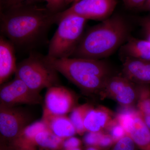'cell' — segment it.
Listing matches in <instances>:
<instances>
[{
	"label": "cell",
	"mask_w": 150,
	"mask_h": 150,
	"mask_svg": "<svg viewBox=\"0 0 150 150\" xmlns=\"http://www.w3.org/2000/svg\"><path fill=\"white\" fill-rule=\"evenodd\" d=\"M117 0H79L70 7L56 14V23L59 19L74 15L88 20L103 21L112 15Z\"/></svg>",
	"instance_id": "obj_7"
},
{
	"label": "cell",
	"mask_w": 150,
	"mask_h": 150,
	"mask_svg": "<svg viewBox=\"0 0 150 150\" xmlns=\"http://www.w3.org/2000/svg\"><path fill=\"white\" fill-rule=\"evenodd\" d=\"M17 106L0 104L1 137L8 144L25 128L31 124L33 119L28 110Z\"/></svg>",
	"instance_id": "obj_8"
},
{
	"label": "cell",
	"mask_w": 150,
	"mask_h": 150,
	"mask_svg": "<svg viewBox=\"0 0 150 150\" xmlns=\"http://www.w3.org/2000/svg\"><path fill=\"white\" fill-rule=\"evenodd\" d=\"M130 31L123 17L111 16L84 33L71 57L101 60L109 57L125 43Z\"/></svg>",
	"instance_id": "obj_2"
},
{
	"label": "cell",
	"mask_w": 150,
	"mask_h": 150,
	"mask_svg": "<svg viewBox=\"0 0 150 150\" xmlns=\"http://www.w3.org/2000/svg\"><path fill=\"white\" fill-rule=\"evenodd\" d=\"M115 115L109 108L103 106L93 107L87 114L84 125L88 132H106Z\"/></svg>",
	"instance_id": "obj_14"
},
{
	"label": "cell",
	"mask_w": 150,
	"mask_h": 150,
	"mask_svg": "<svg viewBox=\"0 0 150 150\" xmlns=\"http://www.w3.org/2000/svg\"><path fill=\"white\" fill-rule=\"evenodd\" d=\"M67 1V4H74V3L78 1H79V0H66Z\"/></svg>",
	"instance_id": "obj_32"
},
{
	"label": "cell",
	"mask_w": 150,
	"mask_h": 150,
	"mask_svg": "<svg viewBox=\"0 0 150 150\" xmlns=\"http://www.w3.org/2000/svg\"><path fill=\"white\" fill-rule=\"evenodd\" d=\"M15 47L13 43L2 35L0 37V84H3L15 74L16 63Z\"/></svg>",
	"instance_id": "obj_13"
},
{
	"label": "cell",
	"mask_w": 150,
	"mask_h": 150,
	"mask_svg": "<svg viewBox=\"0 0 150 150\" xmlns=\"http://www.w3.org/2000/svg\"><path fill=\"white\" fill-rule=\"evenodd\" d=\"M137 145L129 135L126 134L115 142L110 150H138Z\"/></svg>",
	"instance_id": "obj_22"
},
{
	"label": "cell",
	"mask_w": 150,
	"mask_h": 150,
	"mask_svg": "<svg viewBox=\"0 0 150 150\" xmlns=\"http://www.w3.org/2000/svg\"><path fill=\"white\" fill-rule=\"evenodd\" d=\"M104 131L100 132H88L83 138L85 144L88 146H93L98 148L103 137Z\"/></svg>",
	"instance_id": "obj_23"
},
{
	"label": "cell",
	"mask_w": 150,
	"mask_h": 150,
	"mask_svg": "<svg viewBox=\"0 0 150 150\" xmlns=\"http://www.w3.org/2000/svg\"><path fill=\"white\" fill-rule=\"evenodd\" d=\"M140 24L147 40L150 41V14L142 18L140 20Z\"/></svg>",
	"instance_id": "obj_27"
},
{
	"label": "cell",
	"mask_w": 150,
	"mask_h": 150,
	"mask_svg": "<svg viewBox=\"0 0 150 150\" xmlns=\"http://www.w3.org/2000/svg\"><path fill=\"white\" fill-rule=\"evenodd\" d=\"M48 129V126L42 120L31 123L7 146L16 150H37L35 137L39 132Z\"/></svg>",
	"instance_id": "obj_15"
},
{
	"label": "cell",
	"mask_w": 150,
	"mask_h": 150,
	"mask_svg": "<svg viewBox=\"0 0 150 150\" xmlns=\"http://www.w3.org/2000/svg\"><path fill=\"white\" fill-rule=\"evenodd\" d=\"M98 94L101 99L110 98L124 108H130L137 104L139 93L137 84L122 75H112L108 78Z\"/></svg>",
	"instance_id": "obj_6"
},
{
	"label": "cell",
	"mask_w": 150,
	"mask_h": 150,
	"mask_svg": "<svg viewBox=\"0 0 150 150\" xmlns=\"http://www.w3.org/2000/svg\"><path fill=\"white\" fill-rule=\"evenodd\" d=\"M141 9L142 10L150 13V0H147L146 2Z\"/></svg>",
	"instance_id": "obj_29"
},
{
	"label": "cell",
	"mask_w": 150,
	"mask_h": 150,
	"mask_svg": "<svg viewBox=\"0 0 150 150\" xmlns=\"http://www.w3.org/2000/svg\"><path fill=\"white\" fill-rule=\"evenodd\" d=\"M139 96L137 110L146 125L150 129V87L147 85L137 84Z\"/></svg>",
	"instance_id": "obj_18"
},
{
	"label": "cell",
	"mask_w": 150,
	"mask_h": 150,
	"mask_svg": "<svg viewBox=\"0 0 150 150\" xmlns=\"http://www.w3.org/2000/svg\"><path fill=\"white\" fill-rule=\"evenodd\" d=\"M85 150H101L98 148L93 146H88L86 148Z\"/></svg>",
	"instance_id": "obj_31"
},
{
	"label": "cell",
	"mask_w": 150,
	"mask_h": 150,
	"mask_svg": "<svg viewBox=\"0 0 150 150\" xmlns=\"http://www.w3.org/2000/svg\"><path fill=\"white\" fill-rule=\"evenodd\" d=\"M93 107L91 104L85 103L75 107L72 110L69 118L74 126L77 134L82 135L86 131L84 122L87 114Z\"/></svg>",
	"instance_id": "obj_20"
},
{
	"label": "cell",
	"mask_w": 150,
	"mask_h": 150,
	"mask_svg": "<svg viewBox=\"0 0 150 150\" xmlns=\"http://www.w3.org/2000/svg\"><path fill=\"white\" fill-rule=\"evenodd\" d=\"M42 120L54 134L62 139L74 137L77 134L70 118L66 115L43 114Z\"/></svg>",
	"instance_id": "obj_16"
},
{
	"label": "cell",
	"mask_w": 150,
	"mask_h": 150,
	"mask_svg": "<svg viewBox=\"0 0 150 150\" xmlns=\"http://www.w3.org/2000/svg\"><path fill=\"white\" fill-rule=\"evenodd\" d=\"M46 58L58 73L86 93H99L108 78L112 75L111 67L102 59H53L47 56Z\"/></svg>",
	"instance_id": "obj_3"
},
{
	"label": "cell",
	"mask_w": 150,
	"mask_h": 150,
	"mask_svg": "<svg viewBox=\"0 0 150 150\" xmlns=\"http://www.w3.org/2000/svg\"><path fill=\"white\" fill-rule=\"evenodd\" d=\"M75 96L71 91L61 85L47 88L44 100L43 114L66 115L76 106Z\"/></svg>",
	"instance_id": "obj_11"
},
{
	"label": "cell",
	"mask_w": 150,
	"mask_h": 150,
	"mask_svg": "<svg viewBox=\"0 0 150 150\" xmlns=\"http://www.w3.org/2000/svg\"><path fill=\"white\" fill-rule=\"evenodd\" d=\"M125 5L131 8H142L147 0H123Z\"/></svg>",
	"instance_id": "obj_28"
},
{
	"label": "cell",
	"mask_w": 150,
	"mask_h": 150,
	"mask_svg": "<svg viewBox=\"0 0 150 150\" xmlns=\"http://www.w3.org/2000/svg\"><path fill=\"white\" fill-rule=\"evenodd\" d=\"M42 100L39 93L30 88L19 78L15 77L13 80L1 85L0 104L8 106L35 105L40 104Z\"/></svg>",
	"instance_id": "obj_10"
},
{
	"label": "cell",
	"mask_w": 150,
	"mask_h": 150,
	"mask_svg": "<svg viewBox=\"0 0 150 150\" xmlns=\"http://www.w3.org/2000/svg\"><path fill=\"white\" fill-rule=\"evenodd\" d=\"M0 150H16L10 147L7 145L4 144H1Z\"/></svg>",
	"instance_id": "obj_30"
},
{
	"label": "cell",
	"mask_w": 150,
	"mask_h": 150,
	"mask_svg": "<svg viewBox=\"0 0 150 150\" xmlns=\"http://www.w3.org/2000/svg\"><path fill=\"white\" fill-rule=\"evenodd\" d=\"M15 77L20 79L33 91L60 85L58 72L48 63L46 56L31 53L17 64Z\"/></svg>",
	"instance_id": "obj_5"
},
{
	"label": "cell",
	"mask_w": 150,
	"mask_h": 150,
	"mask_svg": "<svg viewBox=\"0 0 150 150\" xmlns=\"http://www.w3.org/2000/svg\"><path fill=\"white\" fill-rule=\"evenodd\" d=\"M46 2V7L51 12L57 14L64 11L63 9L67 5L66 0H43Z\"/></svg>",
	"instance_id": "obj_25"
},
{
	"label": "cell",
	"mask_w": 150,
	"mask_h": 150,
	"mask_svg": "<svg viewBox=\"0 0 150 150\" xmlns=\"http://www.w3.org/2000/svg\"><path fill=\"white\" fill-rule=\"evenodd\" d=\"M88 20L74 15L59 19L58 27L50 40L46 55L53 59L71 57L84 33Z\"/></svg>",
	"instance_id": "obj_4"
},
{
	"label": "cell",
	"mask_w": 150,
	"mask_h": 150,
	"mask_svg": "<svg viewBox=\"0 0 150 150\" xmlns=\"http://www.w3.org/2000/svg\"><path fill=\"white\" fill-rule=\"evenodd\" d=\"M115 118L139 149L150 150V129L144 122L137 109L125 108L115 115Z\"/></svg>",
	"instance_id": "obj_9"
},
{
	"label": "cell",
	"mask_w": 150,
	"mask_h": 150,
	"mask_svg": "<svg viewBox=\"0 0 150 150\" xmlns=\"http://www.w3.org/2000/svg\"><path fill=\"white\" fill-rule=\"evenodd\" d=\"M122 76L133 83L150 85V61L125 58Z\"/></svg>",
	"instance_id": "obj_12"
},
{
	"label": "cell",
	"mask_w": 150,
	"mask_h": 150,
	"mask_svg": "<svg viewBox=\"0 0 150 150\" xmlns=\"http://www.w3.org/2000/svg\"><path fill=\"white\" fill-rule=\"evenodd\" d=\"M2 10L36 5L43 0H1Z\"/></svg>",
	"instance_id": "obj_21"
},
{
	"label": "cell",
	"mask_w": 150,
	"mask_h": 150,
	"mask_svg": "<svg viewBox=\"0 0 150 150\" xmlns=\"http://www.w3.org/2000/svg\"><path fill=\"white\" fill-rule=\"evenodd\" d=\"M125 58H134L150 61V41L130 36L121 46Z\"/></svg>",
	"instance_id": "obj_17"
},
{
	"label": "cell",
	"mask_w": 150,
	"mask_h": 150,
	"mask_svg": "<svg viewBox=\"0 0 150 150\" xmlns=\"http://www.w3.org/2000/svg\"><path fill=\"white\" fill-rule=\"evenodd\" d=\"M56 14L36 5L2 11L1 35L15 48H34L46 37L48 30L56 23Z\"/></svg>",
	"instance_id": "obj_1"
},
{
	"label": "cell",
	"mask_w": 150,
	"mask_h": 150,
	"mask_svg": "<svg viewBox=\"0 0 150 150\" xmlns=\"http://www.w3.org/2000/svg\"><path fill=\"white\" fill-rule=\"evenodd\" d=\"M81 141L79 139L74 137L65 139L63 143V150H69L75 148L80 147Z\"/></svg>",
	"instance_id": "obj_26"
},
{
	"label": "cell",
	"mask_w": 150,
	"mask_h": 150,
	"mask_svg": "<svg viewBox=\"0 0 150 150\" xmlns=\"http://www.w3.org/2000/svg\"><path fill=\"white\" fill-rule=\"evenodd\" d=\"M107 131H108V133L110 134L115 142L121 139L126 134L125 129L117 121L115 117L114 121Z\"/></svg>",
	"instance_id": "obj_24"
},
{
	"label": "cell",
	"mask_w": 150,
	"mask_h": 150,
	"mask_svg": "<svg viewBox=\"0 0 150 150\" xmlns=\"http://www.w3.org/2000/svg\"><path fill=\"white\" fill-rule=\"evenodd\" d=\"M48 150V149H43V148H40V150Z\"/></svg>",
	"instance_id": "obj_33"
},
{
	"label": "cell",
	"mask_w": 150,
	"mask_h": 150,
	"mask_svg": "<svg viewBox=\"0 0 150 150\" xmlns=\"http://www.w3.org/2000/svg\"><path fill=\"white\" fill-rule=\"evenodd\" d=\"M65 140L56 136L49 129L39 132L35 138L38 147L49 150L62 149Z\"/></svg>",
	"instance_id": "obj_19"
}]
</instances>
